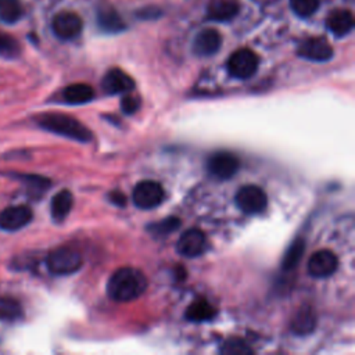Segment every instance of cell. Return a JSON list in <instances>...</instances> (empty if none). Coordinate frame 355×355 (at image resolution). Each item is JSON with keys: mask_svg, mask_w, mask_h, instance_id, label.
<instances>
[{"mask_svg": "<svg viewBox=\"0 0 355 355\" xmlns=\"http://www.w3.org/2000/svg\"><path fill=\"white\" fill-rule=\"evenodd\" d=\"M147 288L144 273L132 266L116 269L107 282V294L116 302H130L139 298Z\"/></svg>", "mask_w": 355, "mask_h": 355, "instance_id": "cell-1", "label": "cell"}, {"mask_svg": "<svg viewBox=\"0 0 355 355\" xmlns=\"http://www.w3.org/2000/svg\"><path fill=\"white\" fill-rule=\"evenodd\" d=\"M37 123L55 135L86 143L92 139V132L78 119L65 115V114H57V112H49L43 114L37 118Z\"/></svg>", "mask_w": 355, "mask_h": 355, "instance_id": "cell-2", "label": "cell"}, {"mask_svg": "<svg viewBox=\"0 0 355 355\" xmlns=\"http://www.w3.org/2000/svg\"><path fill=\"white\" fill-rule=\"evenodd\" d=\"M46 265L53 275H71L82 266V255L71 247H58L47 255Z\"/></svg>", "mask_w": 355, "mask_h": 355, "instance_id": "cell-3", "label": "cell"}, {"mask_svg": "<svg viewBox=\"0 0 355 355\" xmlns=\"http://www.w3.org/2000/svg\"><path fill=\"white\" fill-rule=\"evenodd\" d=\"M234 201L236 205L248 215L261 214L268 205V197L265 191L255 184L240 187L234 196Z\"/></svg>", "mask_w": 355, "mask_h": 355, "instance_id": "cell-4", "label": "cell"}, {"mask_svg": "<svg viewBox=\"0 0 355 355\" xmlns=\"http://www.w3.org/2000/svg\"><path fill=\"white\" fill-rule=\"evenodd\" d=\"M258 55L250 49H239L227 60V71L233 78L248 79L258 69Z\"/></svg>", "mask_w": 355, "mask_h": 355, "instance_id": "cell-5", "label": "cell"}, {"mask_svg": "<svg viewBox=\"0 0 355 355\" xmlns=\"http://www.w3.org/2000/svg\"><path fill=\"white\" fill-rule=\"evenodd\" d=\"M164 189L158 182L143 180L137 183L132 193L133 204L140 209H151L158 207L164 200Z\"/></svg>", "mask_w": 355, "mask_h": 355, "instance_id": "cell-6", "label": "cell"}, {"mask_svg": "<svg viewBox=\"0 0 355 355\" xmlns=\"http://www.w3.org/2000/svg\"><path fill=\"white\" fill-rule=\"evenodd\" d=\"M207 168L212 176L225 180L232 178L239 171L240 161L234 154L220 151L209 157L207 162Z\"/></svg>", "mask_w": 355, "mask_h": 355, "instance_id": "cell-7", "label": "cell"}, {"mask_svg": "<svg viewBox=\"0 0 355 355\" xmlns=\"http://www.w3.org/2000/svg\"><path fill=\"white\" fill-rule=\"evenodd\" d=\"M207 248V237L200 229H189L182 233L178 240L176 250L186 258H196L201 255Z\"/></svg>", "mask_w": 355, "mask_h": 355, "instance_id": "cell-8", "label": "cell"}, {"mask_svg": "<svg viewBox=\"0 0 355 355\" xmlns=\"http://www.w3.org/2000/svg\"><path fill=\"white\" fill-rule=\"evenodd\" d=\"M82 19L78 14L71 12V11H61L55 14L51 22L53 32L55 33L57 37L62 40H69L76 37L80 31H82Z\"/></svg>", "mask_w": 355, "mask_h": 355, "instance_id": "cell-9", "label": "cell"}, {"mask_svg": "<svg viewBox=\"0 0 355 355\" xmlns=\"http://www.w3.org/2000/svg\"><path fill=\"white\" fill-rule=\"evenodd\" d=\"M337 266L338 258L333 251L319 250L308 261V273L313 277H327L336 272Z\"/></svg>", "mask_w": 355, "mask_h": 355, "instance_id": "cell-10", "label": "cell"}, {"mask_svg": "<svg viewBox=\"0 0 355 355\" xmlns=\"http://www.w3.org/2000/svg\"><path fill=\"white\" fill-rule=\"evenodd\" d=\"M298 55L311 61H327L333 57V49L324 37H308L298 47Z\"/></svg>", "mask_w": 355, "mask_h": 355, "instance_id": "cell-11", "label": "cell"}, {"mask_svg": "<svg viewBox=\"0 0 355 355\" xmlns=\"http://www.w3.org/2000/svg\"><path fill=\"white\" fill-rule=\"evenodd\" d=\"M32 220V211L26 205L8 207L0 212V229L15 232L26 226Z\"/></svg>", "mask_w": 355, "mask_h": 355, "instance_id": "cell-12", "label": "cell"}, {"mask_svg": "<svg viewBox=\"0 0 355 355\" xmlns=\"http://www.w3.org/2000/svg\"><path fill=\"white\" fill-rule=\"evenodd\" d=\"M103 89L108 94L129 93L135 87V80L122 69L112 68L103 78Z\"/></svg>", "mask_w": 355, "mask_h": 355, "instance_id": "cell-13", "label": "cell"}, {"mask_svg": "<svg viewBox=\"0 0 355 355\" xmlns=\"http://www.w3.org/2000/svg\"><path fill=\"white\" fill-rule=\"evenodd\" d=\"M222 43V37L216 29H202L200 33H197L194 42H193V51L197 55L207 57L215 54Z\"/></svg>", "mask_w": 355, "mask_h": 355, "instance_id": "cell-14", "label": "cell"}, {"mask_svg": "<svg viewBox=\"0 0 355 355\" xmlns=\"http://www.w3.org/2000/svg\"><path fill=\"white\" fill-rule=\"evenodd\" d=\"M239 11L240 4L237 0H211L207 6V17L214 21H229Z\"/></svg>", "mask_w": 355, "mask_h": 355, "instance_id": "cell-15", "label": "cell"}, {"mask_svg": "<svg viewBox=\"0 0 355 355\" xmlns=\"http://www.w3.org/2000/svg\"><path fill=\"white\" fill-rule=\"evenodd\" d=\"M326 26L336 36H344L354 28V15L348 10H334L327 15Z\"/></svg>", "mask_w": 355, "mask_h": 355, "instance_id": "cell-16", "label": "cell"}, {"mask_svg": "<svg viewBox=\"0 0 355 355\" xmlns=\"http://www.w3.org/2000/svg\"><path fill=\"white\" fill-rule=\"evenodd\" d=\"M315 326H316V316L311 306L300 308L291 320V330L298 336H305L312 333Z\"/></svg>", "mask_w": 355, "mask_h": 355, "instance_id": "cell-17", "label": "cell"}, {"mask_svg": "<svg viewBox=\"0 0 355 355\" xmlns=\"http://www.w3.org/2000/svg\"><path fill=\"white\" fill-rule=\"evenodd\" d=\"M72 204H73V197L69 190L65 189L58 191L51 200V205H50L51 218L55 222H62L68 216L72 208Z\"/></svg>", "mask_w": 355, "mask_h": 355, "instance_id": "cell-18", "label": "cell"}, {"mask_svg": "<svg viewBox=\"0 0 355 355\" xmlns=\"http://www.w3.org/2000/svg\"><path fill=\"white\" fill-rule=\"evenodd\" d=\"M94 97V90L86 83H73L62 90V98L68 104H85Z\"/></svg>", "mask_w": 355, "mask_h": 355, "instance_id": "cell-19", "label": "cell"}, {"mask_svg": "<svg viewBox=\"0 0 355 355\" xmlns=\"http://www.w3.org/2000/svg\"><path fill=\"white\" fill-rule=\"evenodd\" d=\"M216 311L209 302H207L205 300H197L186 309V319L191 322H204L212 319Z\"/></svg>", "mask_w": 355, "mask_h": 355, "instance_id": "cell-20", "label": "cell"}, {"mask_svg": "<svg viewBox=\"0 0 355 355\" xmlns=\"http://www.w3.org/2000/svg\"><path fill=\"white\" fill-rule=\"evenodd\" d=\"M97 21L100 28L107 32H118L123 29V22L114 8H101L98 11Z\"/></svg>", "mask_w": 355, "mask_h": 355, "instance_id": "cell-21", "label": "cell"}, {"mask_svg": "<svg viewBox=\"0 0 355 355\" xmlns=\"http://www.w3.org/2000/svg\"><path fill=\"white\" fill-rule=\"evenodd\" d=\"M305 250V243L302 239H297L295 241L291 243V245L288 247V250L286 251L283 261H282V269L283 270H291L297 266V263L300 262V259L302 258Z\"/></svg>", "mask_w": 355, "mask_h": 355, "instance_id": "cell-22", "label": "cell"}, {"mask_svg": "<svg viewBox=\"0 0 355 355\" xmlns=\"http://www.w3.org/2000/svg\"><path fill=\"white\" fill-rule=\"evenodd\" d=\"M24 10L17 0H0V21L14 24L21 19Z\"/></svg>", "mask_w": 355, "mask_h": 355, "instance_id": "cell-23", "label": "cell"}, {"mask_svg": "<svg viewBox=\"0 0 355 355\" xmlns=\"http://www.w3.org/2000/svg\"><path fill=\"white\" fill-rule=\"evenodd\" d=\"M21 304L10 297H0V320H15L21 318Z\"/></svg>", "mask_w": 355, "mask_h": 355, "instance_id": "cell-24", "label": "cell"}, {"mask_svg": "<svg viewBox=\"0 0 355 355\" xmlns=\"http://www.w3.org/2000/svg\"><path fill=\"white\" fill-rule=\"evenodd\" d=\"M18 54H19L18 42L12 36L0 31V55L12 58V57H17Z\"/></svg>", "mask_w": 355, "mask_h": 355, "instance_id": "cell-25", "label": "cell"}, {"mask_svg": "<svg viewBox=\"0 0 355 355\" xmlns=\"http://www.w3.org/2000/svg\"><path fill=\"white\" fill-rule=\"evenodd\" d=\"M320 4V0H290L291 10L298 17H309L312 15Z\"/></svg>", "mask_w": 355, "mask_h": 355, "instance_id": "cell-26", "label": "cell"}, {"mask_svg": "<svg viewBox=\"0 0 355 355\" xmlns=\"http://www.w3.org/2000/svg\"><path fill=\"white\" fill-rule=\"evenodd\" d=\"M180 225V220L178 218H166V219H162L161 222H157V223H153L148 229L151 233L159 236V234H169L171 232H173L175 229H178Z\"/></svg>", "mask_w": 355, "mask_h": 355, "instance_id": "cell-27", "label": "cell"}, {"mask_svg": "<svg viewBox=\"0 0 355 355\" xmlns=\"http://www.w3.org/2000/svg\"><path fill=\"white\" fill-rule=\"evenodd\" d=\"M251 351L252 349L241 338H237V337L229 338L222 345L223 354H245V352H251Z\"/></svg>", "mask_w": 355, "mask_h": 355, "instance_id": "cell-28", "label": "cell"}, {"mask_svg": "<svg viewBox=\"0 0 355 355\" xmlns=\"http://www.w3.org/2000/svg\"><path fill=\"white\" fill-rule=\"evenodd\" d=\"M140 108V98L137 96H133V94H125L121 100V110L130 115V114H135L137 110Z\"/></svg>", "mask_w": 355, "mask_h": 355, "instance_id": "cell-29", "label": "cell"}, {"mask_svg": "<svg viewBox=\"0 0 355 355\" xmlns=\"http://www.w3.org/2000/svg\"><path fill=\"white\" fill-rule=\"evenodd\" d=\"M110 197H111V201L115 202V204H118V205H123V204H125V196L121 194V193H118V191L112 193Z\"/></svg>", "mask_w": 355, "mask_h": 355, "instance_id": "cell-30", "label": "cell"}]
</instances>
